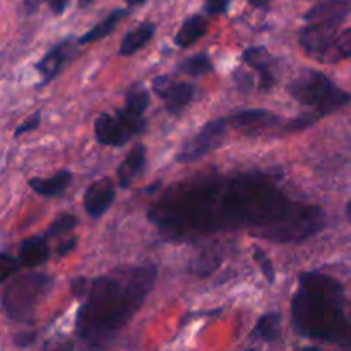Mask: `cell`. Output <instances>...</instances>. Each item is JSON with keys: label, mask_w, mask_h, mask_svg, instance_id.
Returning <instances> with one entry per match:
<instances>
[{"label": "cell", "mask_w": 351, "mask_h": 351, "mask_svg": "<svg viewBox=\"0 0 351 351\" xmlns=\"http://www.w3.org/2000/svg\"><path fill=\"white\" fill-rule=\"evenodd\" d=\"M149 221L177 239L249 228L261 239L293 243L321 232L326 213L293 202L266 178L245 175L163 199L149 209Z\"/></svg>", "instance_id": "cell-1"}, {"label": "cell", "mask_w": 351, "mask_h": 351, "mask_svg": "<svg viewBox=\"0 0 351 351\" xmlns=\"http://www.w3.org/2000/svg\"><path fill=\"white\" fill-rule=\"evenodd\" d=\"M156 266H137L88 281L75 328L82 341L103 346L139 312L156 281Z\"/></svg>", "instance_id": "cell-2"}, {"label": "cell", "mask_w": 351, "mask_h": 351, "mask_svg": "<svg viewBox=\"0 0 351 351\" xmlns=\"http://www.w3.org/2000/svg\"><path fill=\"white\" fill-rule=\"evenodd\" d=\"M295 328L308 338L351 343V321L345 315V291L322 273L300 274V290L291 302Z\"/></svg>", "instance_id": "cell-3"}, {"label": "cell", "mask_w": 351, "mask_h": 351, "mask_svg": "<svg viewBox=\"0 0 351 351\" xmlns=\"http://www.w3.org/2000/svg\"><path fill=\"white\" fill-rule=\"evenodd\" d=\"M290 95L298 103L311 106L321 117L338 112L351 101L350 93L343 91L328 75L317 71H304L288 86Z\"/></svg>", "instance_id": "cell-4"}, {"label": "cell", "mask_w": 351, "mask_h": 351, "mask_svg": "<svg viewBox=\"0 0 351 351\" xmlns=\"http://www.w3.org/2000/svg\"><path fill=\"white\" fill-rule=\"evenodd\" d=\"M51 287V278L47 274H21L12 278L10 283L3 287L2 307L5 314L14 321L26 322L33 315L34 307L48 293Z\"/></svg>", "instance_id": "cell-5"}, {"label": "cell", "mask_w": 351, "mask_h": 351, "mask_svg": "<svg viewBox=\"0 0 351 351\" xmlns=\"http://www.w3.org/2000/svg\"><path fill=\"white\" fill-rule=\"evenodd\" d=\"M144 129H146L144 117L134 115L125 108L119 110L113 115L103 113L95 120V137L101 146H123Z\"/></svg>", "instance_id": "cell-6"}, {"label": "cell", "mask_w": 351, "mask_h": 351, "mask_svg": "<svg viewBox=\"0 0 351 351\" xmlns=\"http://www.w3.org/2000/svg\"><path fill=\"white\" fill-rule=\"evenodd\" d=\"M226 129H228V122L225 119H216L206 123L194 137L185 141L182 146L180 153L177 154V160L180 163H192V161L199 160L204 154L211 153L216 147H219L225 141Z\"/></svg>", "instance_id": "cell-7"}, {"label": "cell", "mask_w": 351, "mask_h": 351, "mask_svg": "<svg viewBox=\"0 0 351 351\" xmlns=\"http://www.w3.org/2000/svg\"><path fill=\"white\" fill-rule=\"evenodd\" d=\"M153 91L163 99L165 106L171 115L184 112L185 106L194 99L195 88L189 82H175L168 75H160L154 79Z\"/></svg>", "instance_id": "cell-8"}, {"label": "cell", "mask_w": 351, "mask_h": 351, "mask_svg": "<svg viewBox=\"0 0 351 351\" xmlns=\"http://www.w3.org/2000/svg\"><path fill=\"white\" fill-rule=\"evenodd\" d=\"M339 27L329 26V24L322 23H307V26L300 31V47L307 51L311 57L315 60H321L324 51L328 50L329 45L332 43L336 34L339 33Z\"/></svg>", "instance_id": "cell-9"}, {"label": "cell", "mask_w": 351, "mask_h": 351, "mask_svg": "<svg viewBox=\"0 0 351 351\" xmlns=\"http://www.w3.org/2000/svg\"><path fill=\"white\" fill-rule=\"evenodd\" d=\"M75 50L77 48H75L74 38H65L64 41L55 45L36 64V71L41 75V84H48L62 71V67L74 57Z\"/></svg>", "instance_id": "cell-10"}, {"label": "cell", "mask_w": 351, "mask_h": 351, "mask_svg": "<svg viewBox=\"0 0 351 351\" xmlns=\"http://www.w3.org/2000/svg\"><path fill=\"white\" fill-rule=\"evenodd\" d=\"M351 14V0H322L305 12L307 23H322L339 27Z\"/></svg>", "instance_id": "cell-11"}, {"label": "cell", "mask_w": 351, "mask_h": 351, "mask_svg": "<svg viewBox=\"0 0 351 351\" xmlns=\"http://www.w3.org/2000/svg\"><path fill=\"white\" fill-rule=\"evenodd\" d=\"M115 201V189L110 178H101L88 187L84 194V208L91 218H99Z\"/></svg>", "instance_id": "cell-12"}, {"label": "cell", "mask_w": 351, "mask_h": 351, "mask_svg": "<svg viewBox=\"0 0 351 351\" xmlns=\"http://www.w3.org/2000/svg\"><path fill=\"white\" fill-rule=\"evenodd\" d=\"M243 60L259 72L261 88L269 89L276 84L274 77V58L264 47H250L243 51Z\"/></svg>", "instance_id": "cell-13"}, {"label": "cell", "mask_w": 351, "mask_h": 351, "mask_svg": "<svg viewBox=\"0 0 351 351\" xmlns=\"http://www.w3.org/2000/svg\"><path fill=\"white\" fill-rule=\"evenodd\" d=\"M144 168H146V146L144 144H136L125 156V160L120 163L119 170H117L120 187L129 189L132 182L143 173Z\"/></svg>", "instance_id": "cell-14"}, {"label": "cell", "mask_w": 351, "mask_h": 351, "mask_svg": "<svg viewBox=\"0 0 351 351\" xmlns=\"http://www.w3.org/2000/svg\"><path fill=\"white\" fill-rule=\"evenodd\" d=\"M230 120L239 129L257 132V130H264L267 127L276 125L280 119L274 113L267 112V110H242V112L233 113Z\"/></svg>", "instance_id": "cell-15"}, {"label": "cell", "mask_w": 351, "mask_h": 351, "mask_svg": "<svg viewBox=\"0 0 351 351\" xmlns=\"http://www.w3.org/2000/svg\"><path fill=\"white\" fill-rule=\"evenodd\" d=\"M154 33H156V26L151 21H144L139 26L130 29L129 33L123 36L122 43H120L119 55H123V57H129V55H134L136 51H139L141 48L146 47L151 40H153Z\"/></svg>", "instance_id": "cell-16"}, {"label": "cell", "mask_w": 351, "mask_h": 351, "mask_svg": "<svg viewBox=\"0 0 351 351\" xmlns=\"http://www.w3.org/2000/svg\"><path fill=\"white\" fill-rule=\"evenodd\" d=\"M50 257V247L47 237H31L26 239L19 247V263L26 267H36L47 263Z\"/></svg>", "instance_id": "cell-17"}, {"label": "cell", "mask_w": 351, "mask_h": 351, "mask_svg": "<svg viewBox=\"0 0 351 351\" xmlns=\"http://www.w3.org/2000/svg\"><path fill=\"white\" fill-rule=\"evenodd\" d=\"M206 33H208V19L195 14V16L187 17L184 21L178 33L175 34V45L180 48H189L197 43Z\"/></svg>", "instance_id": "cell-18"}, {"label": "cell", "mask_w": 351, "mask_h": 351, "mask_svg": "<svg viewBox=\"0 0 351 351\" xmlns=\"http://www.w3.org/2000/svg\"><path fill=\"white\" fill-rule=\"evenodd\" d=\"M71 182V171L62 170L50 178H31L29 187L33 189L36 194L43 195V197H57V195L64 194V191L69 187Z\"/></svg>", "instance_id": "cell-19"}, {"label": "cell", "mask_w": 351, "mask_h": 351, "mask_svg": "<svg viewBox=\"0 0 351 351\" xmlns=\"http://www.w3.org/2000/svg\"><path fill=\"white\" fill-rule=\"evenodd\" d=\"M125 16H127L125 9L112 10V12H110L108 16L105 17V19L99 21V23L95 24V26H93L91 29L88 31V33L82 34V36L77 40V43L79 45H88V43H93V41L103 40V38L108 36L110 33H113V31H115V27L119 26V23Z\"/></svg>", "instance_id": "cell-20"}, {"label": "cell", "mask_w": 351, "mask_h": 351, "mask_svg": "<svg viewBox=\"0 0 351 351\" xmlns=\"http://www.w3.org/2000/svg\"><path fill=\"white\" fill-rule=\"evenodd\" d=\"M348 58H351V27H346L336 34L332 43L321 57V62L335 64V62L348 60Z\"/></svg>", "instance_id": "cell-21"}, {"label": "cell", "mask_w": 351, "mask_h": 351, "mask_svg": "<svg viewBox=\"0 0 351 351\" xmlns=\"http://www.w3.org/2000/svg\"><path fill=\"white\" fill-rule=\"evenodd\" d=\"M254 335L259 336L264 341H276L281 335V315L278 312H267L257 321Z\"/></svg>", "instance_id": "cell-22"}, {"label": "cell", "mask_w": 351, "mask_h": 351, "mask_svg": "<svg viewBox=\"0 0 351 351\" xmlns=\"http://www.w3.org/2000/svg\"><path fill=\"white\" fill-rule=\"evenodd\" d=\"M178 71L187 75H204L213 72V60L208 53H197L184 58L178 64Z\"/></svg>", "instance_id": "cell-23"}, {"label": "cell", "mask_w": 351, "mask_h": 351, "mask_svg": "<svg viewBox=\"0 0 351 351\" xmlns=\"http://www.w3.org/2000/svg\"><path fill=\"white\" fill-rule=\"evenodd\" d=\"M147 106H149V93H147L141 84L134 86V88L127 93L125 110L134 113V115L143 117Z\"/></svg>", "instance_id": "cell-24"}, {"label": "cell", "mask_w": 351, "mask_h": 351, "mask_svg": "<svg viewBox=\"0 0 351 351\" xmlns=\"http://www.w3.org/2000/svg\"><path fill=\"white\" fill-rule=\"evenodd\" d=\"M77 226V218L74 215H60L50 226H48L45 237H58L62 233H67Z\"/></svg>", "instance_id": "cell-25"}, {"label": "cell", "mask_w": 351, "mask_h": 351, "mask_svg": "<svg viewBox=\"0 0 351 351\" xmlns=\"http://www.w3.org/2000/svg\"><path fill=\"white\" fill-rule=\"evenodd\" d=\"M254 257H256V263L259 264L261 271H263V274L266 276V280L269 281V283H273V281H274V267H273V263H271V259L267 257V254L264 252L263 249H259V247H257L256 252H254Z\"/></svg>", "instance_id": "cell-26"}, {"label": "cell", "mask_w": 351, "mask_h": 351, "mask_svg": "<svg viewBox=\"0 0 351 351\" xmlns=\"http://www.w3.org/2000/svg\"><path fill=\"white\" fill-rule=\"evenodd\" d=\"M21 263H17L16 259H14L12 256H9V254H2L0 256V280H2V283H5L7 280H9L10 276H14V273L17 271V266H19Z\"/></svg>", "instance_id": "cell-27"}, {"label": "cell", "mask_w": 351, "mask_h": 351, "mask_svg": "<svg viewBox=\"0 0 351 351\" xmlns=\"http://www.w3.org/2000/svg\"><path fill=\"white\" fill-rule=\"evenodd\" d=\"M40 123H41V113L40 112L33 113V115L27 117V119L24 120V122L21 123L16 130H14V136L19 137V136H23V134L31 132V130L38 129V125H40Z\"/></svg>", "instance_id": "cell-28"}, {"label": "cell", "mask_w": 351, "mask_h": 351, "mask_svg": "<svg viewBox=\"0 0 351 351\" xmlns=\"http://www.w3.org/2000/svg\"><path fill=\"white\" fill-rule=\"evenodd\" d=\"M230 0H204V10L209 16H219L228 10Z\"/></svg>", "instance_id": "cell-29"}, {"label": "cell", "mask_w": 351, "mask_h": 351, "mask_svg": "<svg viewBox=\"0 0 351 351\" xmlns=\"http://www.w3.org/2000/svg\"><path fill=\"white\" fill-rule=\"evenodd\" d=\"M43 2L50 7V10L55 14V16H62V14L67 10L69 2H71V0H43Z\"/></svg>", "instance_id": "cell-30"}, {"label": "cell", "mask_w": 351, "mask_h": 351, "mask_svg": "<svg viewBox=\"0 0 351 351\" xmlns=\"http://www.w3.org/2000/svg\"><path fill=\"white\" fill-rule=\"evenodd\" d=\"M34 339H36V335H34V332H21V335H17L16 338H14V343H16L19 348H26V346L33 345Z\"/></svg>", "instance_id": "cell-31"}, {"label": "cell", "mask_w": 351, "mask_h": 351, "mask_svg": "<svg viewBox=\"0 0 351 351\" xmlns=\"http://www.w3.org/2000/svg\"><path fill=\"white\" fill-rule=\"evenodd\" d=\"M75 243H77V239H69V240H64V242H62L60 245L57 247V256H60V257L67 256V254L71 252V250H74Z\"/></svg>", "instance_id": "cell-32"}, {"label": "cell", "mask_w": 351, "mask_h": 351, "mask_svg": "<svg viewBox=\"0 0 351 351\" xmlns=\"http://www.w3.org/2000/svg\"><path fill=\"white\" fill-rule=\"evenodd\" d=\"M45 351H72V345L69 341H62V343H55V345L48 346Z\"/></svg>", "instance_id": "cell-33"}, {"label": "cell", "mask_w": 351, "mask_h": 351, "mask_svg": "<svg viewBox=\"0 0 351 351\" xmlns=\"http://www.w3.org/2000/svg\"><path fill=\"white\" fill-rule=\"evenodd\" d=\"M43 0H24V7H26L27 14H34L38 9H40V3Z\"/></svg>", "instance_id": "cell-34"}, {"label": "cell", "mask_w": 351, "mask_h": 351, "mask_svg": "<svg viewBox=\"0 0 351 351\" xmlns=\"http://www.w3.org/2000/svg\"><path fill=\"white\" fill-rule=\"evenodd\" d=\"M254 7H267L273 0H249Z\"/></svg>", "instance_id": "cell-35"}, {"label": "cell", "mask_w": 351, "mask_h": 351, "mask_svg": "<svg viewBox=\"0 0 351 351\" xmlns=\"http://www.w3.org/2000/svg\"><path fill=\"white\" fill-rule=\"evenodd\" d=\"M146 2V0H125V3L129 7H136V5H143V3Z\"/></svg>", "instance_id": "cell-36"}, {"label": "cell", "mask_w": 351, "mask_h": 351, "mask_svg": "<svg viewBox=\"0 0 351 351\" xmlns=\"http://www.w3.org/2000/svg\"><path fill=\"white\" fill-rule=\"evenodd\" d=\"M93 2H96V0H77V3H79V7H81V9H86V7L91 5Z\"/></svg>", "instance_id": "cell-37"}, {"label": "cell", "mask_w": 351, "mask_h": 351, "mask_svg": "<svg viewBox=\"0 0 351 351\" xmlns=\"http://www.w3.org/2000/svg\"><path fill=\"white\" fill-rule=\"evenodd\" d=\"M346 218H348V221L351 223V201L348 202V206H346Z\"/></svg>", "instance_id": "cell-38"}, {"label": "cell", "mask_w": 351, "mask_h": 351, "mask_svg": "<svg viewBox=\"0 0 351 351\" xmlns=\"http://www.w3.org/2000/svg\"><path fill=\"white\" fill-rule=\"evenodd\" d=\"M302 351H321L319 348H305V350H302Z\"/></svg>", "instance_id": "cell-39"}, {"label": "cell", "mask_w": 351, "mask_h": 351, "mask_svg": "<svg viewBox=\"0 0 351 351\" xmlns=\"http://www.w3.org/2000/svg\"><path fill=\"white\" fill-rule=\"evenodd\" d=\"M350 321H351V305H350Z\"/></svg>", "instance_id": "cell-40"}, {"label": "cell", "mask_w": 351, "mask_h": 351, "mask_svg": "<svg viewBox=\"0 0 351 351\" xmlns=\"http://www.w3.org/2000/svg\"><path fill=\"white\" fill-rule=\"evenodd\" d=\"M245 351H252V350H245Z\"/></svg>", "instance_id": "cell-41"}]
</instances>
